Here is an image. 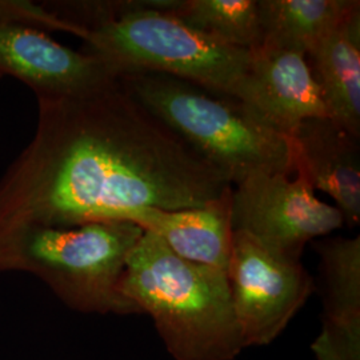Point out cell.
Returning a JSON list of instances; mask_svg holds the SVG:
<instances>
[{
  "mask_svg": "<svg viewBox=\"0 0 360 360\" xmlns=\"http://www.w3.org/2000/svg\"><path fill=\"white\" fill-rule=\"evenodd\" d=\"M119 83L232 186L257 174H295L290 138L242 101L166 74H123Z\"/></svg>",
  "mask_w": 360,
  "mask_h": 360,
  "instance_id": "obj_5",
  "label": "cell"
},
{
  "mask_svg": "<svg viewBox=\"0 0 360 360\" xmlns=\"http://www.w3.org/2000/svg\"><path fill=\"white\" fill-rule=\"evenodd\" d=\"M295 171L300 169L312 186L330 195L345 224L360 221L359 139L330 117L302 122L288 136Z\"/></svg>",
  "mask_w": 360,
  "mask_h": 360,
  "instance_id": "obj_10",
  "label": "cell"
},
{
  "mask_svg": "<svg viewBox=\"0 0 360 360\" xmlns=\"http://www.w3.org/2000/svg\"><path fill=\"white\" fill-rule=\"evenodd\" d=\"M231 187L117 79L86 95L39 98L34 139L0 179V224L127 221L144 208L205 206Z\"/></svg>",
  "mask_w": 360,
  "mask_h": 360,
  "instance_id": "obj_1",
  "label": "cell"
},
{
  "mask_svg": "<svg viewBox=\"0 0 360 360\" xmlns=\"http://www.w3.org/2000/svg\"><path fill=\"white\" fill-rule=\"evenodd\" d=\"M180 22L220 41L252 51L263 44L257 0H172Z\"/></svg>",
  "mask_w": 360,
  "mask_h": 360,
  "instance_id": "obj_14",
  "label": "cell"
},
{
  "mask_svg": "<svg viewBox=\"0 0 360 360\" xmlns=\"http://www.w3.org/2000/svg\"><path fill=\"white\" fill-rule=\"evenodd\" d=\"M0 75L23 82L39 98H70L117 82L101 59L75 51L30 27L0 23Z\"/></svg>",
  "mask_w": 360,
  "mask_h": 360,
  "instance_id": "obj_8",
  "label": "cell"
},
{
  "mask_svg": "<svg viewBox=\"0 0 360 360\" xmlns=\"http://www.w3.org/2000/svg\"><path fill=\"white\" fill-rule=\"evenodd\" d=\"M232 187L205 206L184 210L144 208L127 218L156 235L175 255L227 272L231 257Z\"/></svg>",
  "mask_w": 360,
  "mask_h": 360,
  "instance_id": "obj_11",
  "label": "cell"
},
{
  "mask_svg": "<svg viewBox=\"0 0 360 360\" xmlns=\"http://www.w3.org/2000/svg\"><path fill=\"white\" fill-rule=\"evenodd\" d=\"M0 23L30 27L43 32L63 31L75 34L74 28L52 13L46 3L28 0H0Z\"/></svg>",
  "mask_w": 360,
  "mask_h": 360,
  "instance_id": "obj_15",
  "label": "cell"
},
{
  "mask_svg": "<svg viewBox=\"0 0 360 360\" xmlns=\"http://www.w3.org/2000/svg\"><path fill=\"white\" fill-rule=\"evenodd\" d=\"M327 115L360 138V6L307 53Z\"/></svg>",
  "mask_w": 360,
  "mask_h": 360,
  "instance_id": "obj_12",
  "label": "cell"
},
{
  "mask_svg": "<svg viewBox=\"0 0 360 360\" xmlns=\"http://www.w3.org/2000/svg\"><path fill=\"white\" fill-rule=\"evenodd\" d=\"M226 274L245 348L271 345L315 291L302 259L275 252L245 232L233 231Z\"/></svg>",
  "mask_w": 360,
  "mask_h": 360,
  "instance_id": "obj_6",
  "label": "cell"
},
{
  "mask_svg": "<svg viewBox=\"0 0 360 360\" xmlns=\"http://www.w3.org/2000/svg\"><path fill=\"white\" fill-rule=\"evenodd\" d=\"M1 77H1V75H0V79H1Z\"/></svg>",
  "mask_w": 360,
  "mask_h": 360,
  "instance_id": "obj_16",
  "label": "cell"
},
{
  "mask_svg": "<svg viewBox=\"0 0 360 360\" xmlns=\"http://www.w3.org/2000/svg\"><path fill=\"white\" fill-rule=\"evenodd\" d=\"M242 102L287 138L307 119L328 117L307 56L266 46L251 51Z\"/></svg>",
  "mask_w": 360,
  "mask_h": 360,
  "instance_id": "obj_9",
  "label": "cell"
},
{
  "mask_svg": "<svg viewBox=\"0 0 360 360\" xmlns=\"http://www.w3.org/2000/svg\"><path fill=\"white\" fill-rule=\"evenodd\" d=\"M120 290L175 360H233L245 348L227 274L181 259L151 232L132 250Z\"/></svg>",
  "mask_w": 360,
  "mask_h": 360,
  "instance_id": "obj_3",
  "label": "cell"
},
{
  "mask_svg": "<svg viewBox=\"0 0 360 360\" xmlns=\"http://www.w3.org/2000/svg\"><path fill=\"white\" fill-rule=\"evenodd\" d=\"M172 0L52 1V10L77 31L82 51L117 77L156 72L180 77L242 101L251 51L229 46L180 22Z\"/></svg>",
  "mask_w": 360,
  "mask_h": 360,
  "instance_id": "obj_2",
  "label": "cell"
},
{
  "mask_svg": "<svg viewBox=\"0 0 360 360\" xmlns=\"http://www.w3.org/2000/svg\"><path fill=\"white\" fill-rule=\"evenodd\" d=\"M231 221L233 231L295 259L307 243L345 224L336 207L316 198L300 169L257 174L232 187Z\"/></svg>",
  "mask_w": 360,
  "mask_h": 360,
  "instance_id": "obj_7",
  "label": "cell"
},
{
  "mask_svg": "<svg viewBox=\"0 0 360 360\" xmlns=\"http://www.w3.org/2000/svg\"><path fill=\"white\" fill-rule=\"evenodd\" d=\"M143 232L123 220L72 227L28 221L0 224V272L37 276L77 312L142 315L123 295L120 284Z\"/></svg>",
  "mask_w": 360,
  "mask_h": 360,
  "instance_id": "obj_4",
  "label": "cell"
},
{
  "mask_svg": "<svg viewBox=\"0 0 360 360\" xmlns=\"http://www.w3.org/2000/svg\"><path fill=\"white\" fill-rule=\"evenodd\" d=\"M359 6V0H257L262 46L307 56Z\"/></svg>",
  "mask_w": 360,
  "mask_h": 360,
  "instance_id": "obj_13",
  "label": "cell"
}]
</instances>
